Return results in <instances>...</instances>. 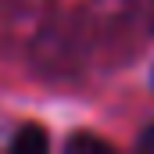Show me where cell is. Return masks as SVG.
<instances>
[{
	"label": "cell",
	"instance_id": "obj_3",
	"mask_svg": "<svg viewBox=\"0 0 154 154\" xmlns=\"http://www.w3.org/2000/svg\"><path fill=\"white\" fill-rule=\"evenodd\" d=\"M136 143H140V151H154V122L140 133V140H136Z\"/></svg>",
	"mask_w": 154,
	"mask_h": 154
},
{
	"label": "cell",
	"instance_id": "obj_2",
	"mask_svg": "<svg viewBox=\"0 0 154 154\" xmlns=\"http://www.w3.org/2000/svg\"><path fill=\"white\" fill-rule=\"evenodd\" d=\"M65 147H68V151H111V143L100 140L97 133H72Z\"/></svg>",
	"mask_w": 154,
	"mask_h": 154
},
{
	"label": "cell",
	"instance_id": "obj_1",
	"mask_svg": "<svg viewBox=\"0 0 154 154\" xmlns=\"http://www.w3.org/2000/svg\"><path fill=\"white\" fill-rule=\"evenodd\" d=\"M11 151H18V154H25V151H32V154H39V151H47V133L39 129V125H22L14 136H11Z\"/></svg>",
	"mask_w": 154,
	"mask_h": 154
}]
</instances>
